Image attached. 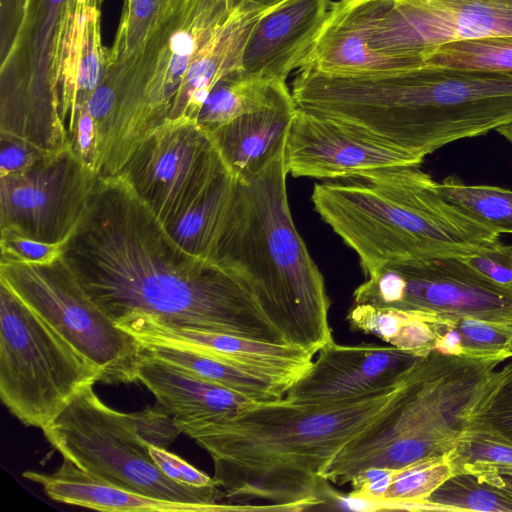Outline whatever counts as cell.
I'll return each instance as SVG.
<instances>
[{
  "label": "cell",
  "mask_w": 512,
  "mask_h": 512,
  "mask_svg": "<svg viewBox=\"0 0 512 512\" xmlns=\"http://www.w3.org/2000/svg\"><path fill=\"white\" fill-rule=\"evenodd\" d=\"M63 258L115 324L143 314L167 326L288 344L247 281L184 250L120 175L97 177Z\"/></svg>",
  "instance_id": "1"
},
{
  "label": "cell",
  "mask_w": 512,
  "mask_h": 512,
  "mask_svg": "<svg viewBox=\"0 0 512 512\" xmlns=\"http://www.w3.org/2000/svg\"><path fill=\"white\" fill-rule=\"evenodd\" d=\"M279 0H122L94 93L113 110L101 176L169 122L195 121L215 85L243 69L248 36Z\"/></svg>",
  "instance_id": "2"
},
{
  "label": "cell",
  "mask_w": 512,
  "mask_h": 512,
  "mask_svg": "<svg viewBox=\"0 0 512 512\" xmlns=\"http://www.w3.org/2000/svg\"><path fill=\"white\" fill-rule=\"evenodd\" d=\"M403 381L359 399L304 402L284 396L220 417L174 420L211 456L223 503L242 511L267 510L258 502L279 511L306 510L324 503V473L394 406Z\"/></svg>",
  "instance_id": "3"
},
{
  "label": "cell",
  "mask_w": 512,
  "mask_h": 512,
  "mask_svg": "<svg viewBox=\"0 0 512 512\" xmlns=\"http://www.w3.org/2000/svg\"><path fill=\"white\" fill-rule=\"evenodd\" d=\"M297 106L425 158L512 123V75L421 65L375 76L302 69Z\"/></svg>",
  "instance_id": "4"
},
{
  "label": "cell",
  "mask_w": 512,
  "mask_h": 512,
  "mask_svg": "<svg viewBox=\"0 0 512 512\" xmlns=\"http://www.w3.org/2000/svg\"><path fill=\"white\" fill-rule=\"evenodd\" d=\"M284 149L252 178L236 180L204 259L238 272L286 342L316 355L334 341L330 301L291 216Z\"/></svg>",
  "instance_id": "5"
},
{
  "label": "cell",
  "mask_w": 512,
  "mask_h": 512,
  "mask_svg": "<svg viewBox=\"0 0 512 512\" xmlns=\"http://www.w3.org/2000/svg\"><path fill=\"white\" fill-rule=\"evenodd\" d=\"M311 201L366 276L388 264L469 255L500 236L447 200L420 166L317 183Z\"/></svg>",
  "instance_id": "6"
},
{
  "label": "cell",
  "mask_w": 512,
  "mask_h": 512,
  "mask_svg": "<svg viewBox=\"0 0 512 512\" xmlns=\"http://www.w3.org/2000/svg\"><path fill=\"white\" fill-rule=\"evenodd\" d=\"M99 0H2L0 135L44 153L67 147L59 90Z\"/></svg>",
  "instance_id": "7"
},
{
  "label": "cell",
  "mask_w": 512,
  "mask_h": 512,
  "mask_svg": "<svg viewBox=\"0 0 512 512\" xmlns=\"http://www.w3.org/2000/svg\"><path fill=\"white\" fill-rule=\"evenodd\" d=\"M503 361L433 350L404 379L394 406L336 456L324 479L347 484L352 469L394 439L426 444L446 455L466 429L468 415Z\"/></svg>",
  "instance_id": "8"
},
{
  "label": "cell",
  "mask_w": 512,
  "mask_h": 512,
  "mask_svg": "<svg viewBox=\"0 0 512 512\" xmlns=\"http://www.w3.org/2000/svg\"><path fill=\"white\" fill-rule=\"evenodd\" d=\"M100 370L0 283V398L25 426L43 429Z\"/></svg>",
  "instance_id": "9"
},
{
  "label": "cell",
  "mask_w": 512,
  "mask_h": 512,
  "mask_svg": "<svg viewBox=\"0 0 512 512\" xmlns=\"http://www.w3.org/2000/svg\"><path fill=\"white\" fill-rule=\"evenodd\" d=\"M42 431L63 459L93 477L153 498L223 503L218 486H188L167 477L151 458L132 413L107 406L93 386L79 393Z\"/></svg>",
  "instance_id": "10"
},
{
  "label": "cell",
  "mask_w": 512,
  "mask_h": 512,
  "mask_svg": "<svg viewBox=\"0 0 512 512\" xmlns=\"http://www.w3.org/2000/svg\"><path fill=\"white\" fill-rule=\"evenodd\" d=\"M0 283L90 360L100 382L137 381L142 344L95 304L63 255L47 264L0 262Z\"/></svg>",
  "instance_id": "11"
},
{
  "label": "cell",
  "mask_w": 512,
  "mask_h": 512,
  "mask_svg": "<svg viewBox=\"0 0 512 512\" xmlns=\"http://www.w3.org/2000/svg\"><path fill=\"white\" fill-rule=\"evenodd\" d=\"M226 172L210 134L195 121H178L142 138L117 175L168 228Z\"/></svg>",
  "instance_id": "12"
},
{
  "label": "cell",
  "mask_w": 512,
  "mask_h": 512,
  "mask_svg": "<svg viewBox=\"0 0 512 512\" xmlns=\"http://www.w3.org/2000/svg\"><path fill=\"white\" fill-rule=\"evenodd\" d=\"M379 53L424 64L444 43L512 37V0H352Z\"/></svg>",
  "instance_id": "13"
},
{
  "label": "cell",
  "mask_w": 512,
  "mask_h": 512,
  "mask_svg": "<svg viewBox=\"0 0 512 512\" xmlns=\"http://www.w3.org/2000/svg\"><path fill=\"white\" fill-rule=\"evenodd\" d=\"M353 298L355 304L512 323V290L483 278L459 257L384 265L367 276Z\"/></svg>",
  "instance_id": "14"
},
{
  "label": "cell",
  "mask_w": 512,
  "mask_h": 512,
  "mask_svg": "<svg viewBox=\"0 0 512 512\" xmlns=\"http://www.w3.org/2000/svg\"><path fill=\"white\" fill-rule=\"evenodd\" d=\"M96 179L70 148L1 176L0 230L66 243L87 211Z\"/></svg>",
  "instance_id": "15"
},
{
  "label": "cell",
  "mask_w": 512,
  "mask_h": 512,
  "mask_svg": "<svg viewBox=\"0 0 512 512\" xmlns=\"http://www.w3.org/2000/svg\"><path fill=\"white\" fill-rule=\"evenodd\" d=\"M293 177L336 180L420 166L424 158L343 122L297 108L284 149Z\"/></svg>",
  "instance_id": "16"
},
{
  "label": "cell",
  "mask_w": 512,
  "mask_h": 512,
  "mask_svg": "<svg viewBox=\"0 0 512 512\" xmlns=\"http://www.w3.org/2000/svg\"><path fill=\"white\" fill-rule=\"evenodd\" d=\"M422 358L392 345H341L333 341L318 351L316 360L285 397L304 402L367 397L399 385Z\"/></svg>",
  "instance_id": "17"
},
{
  "label": "cell",
  "mask_w": 512,
  "mask_h": 512,
  "mask_svg": "<svg viewBox=\"0 0 512 512\" xmlns=\"http://www.w3.org/2000/svg\"><path fill=\"white\" fill-rule=\"evenodd\" d=\"M116 325L133 335L142 346L193 350L270 378L288 389L307 371L315 356L295 345L167 326L143 314L130 315Z\"/></svg>",
  "instance_id": "18"
},
{
  "label": "cell",
  "mask_w": 512,
  "mask_h": 512,
  "mask_svg": "<svg viewBox=\"0 0 512 512\" xmlns=\"http://www.w3.org/2000/svg\"><path fill=\"white\" fill-rule=\"evenodd\" d=\"M331 6L330 0H279L254 24L242 56L246 72L285 80L310 51Z\"/></svg>",
  "instance_id": "19"
},
{
  "label": "cell",
  "mask_w": 512,
  "mask_h": 512,
  "mask_svg": "<svg viewBox=\"0 0 512 512\" xmlns=\"http://www.w3.org/2000/svg\"><path fill=\"white\" fill-rule=\"evenodd\" d=\"M421 65L373 49L351 0H339L331 2L322 29L300 69L335 76H375Z\"/></svg>",
  "instance_id": "20"
},
{
  "label": "cell",
  "mask_w": 512,
  "mask_h": 512,
  "mask_svg": "<svg viewBox=\"0 0 512 512\" xmlns=\"http://www.w3.org/2000/svg\"><path fill=\"white\" fill-rule=\"evenodd\" d=\"M23 477L40 485L52 500L107 512H220L240 511L232 504L183 503L153 498L93 477L68 460L52 474L25 471Z\"/></svg>",
  "instance_id": "21"
},
{
  "label": "cell",
  "mask_w": 512,
  "mask_h": 512,
  "mask_svg": "<svg viewBox=\"0 0 512 512\" xmlns=\"http://www.w3.org/2000/svg\"><path fill=\"white\" fill-rule=\"evenodd\" d=\"M137 381L154 395L158 406L176 419L220 417L255 402L155 357L145 348L138 364Z\"/></svg>",
  "instance_id": "22"
},
{
  "label": "cell",
  "mask_w": 512,
  "mask_h": 512,
  "mask_svg": "<svg viewBox=\"0 0 512 512\" xmlns=\"http://www.w3.org/2000/svg\"><path fill=\"white\" fill-rule=\"evenodd\" d=\"M294 102L245 114L210 132L227 171L239 181L258 174L285 144Z\"/></svg>",
  "instance_id": "23"
},
{
  "label": "cell",
  "mask_w": 512,
  "mask_h": 512,
  "mask_svg": "<svg viewBox=\"0 0 512 512\" xmlns=\"http://www.w3.org/2000/svg\"><path fill=\"white\" fill-rule=\"evenodd\" d=\"M294 102L286 81L237 70L210 92L197 118L208 133L245 114Z\"/></svg>",
  "instance_id": "24"
},
{
  "label": "cell",
  "mask_w": 512,
  "mask_h": 512,
  "mask_svg": "<svg viewBox=\"0 0 512 512\" xmlns=\"http://www.w3.org/2000/svg\"><path fill=\"white\" fill-rule=\"evenodd\" d=\"M143 347L155 357L257 402L281 399L288 390L270 378L193 350L164 345Z\"/></svg>",
  "instance_id": "25"
},
{
  "label": "cell",
  "mask_w": 512,
  "mask_h": 512,
  "mask_svg": "<svg viewBox=\"0 0 512 512\" xmlns=\"http://www.w3.org/2000/svg\"><path fill=\"white\" fill-rule=\"evenodd\" d=\"M435 350L504 361L512 357V323L468 316H431Z\"/></svg>",
  "instance_id": "26"
},
{
  "label": "cell",
  "mask_w": 512,
  "mask_h": 512,
  "mask_svg": "<svg viewBox=\"0 0 512 512\" xmlns=\"http://www.w3.org/2000/svg\"><path fill=\"white\" fill-rule=\"evenodd\" d=\"M432 315L369 304H355L347 314L351 330L373 334L389 345L427 356L436 345Z\"/></svg>",
  "instance_id": "27"
},
{
  "label": "cell",
  "mask_w": 512,
  "mask_h": 512,
  "mask_svg": "<svg viewBox=\"0 0 512 512\" xmlns=\"http://www.w3.org/2000/svg\"><path fill=\"white\" fill-rule=\"evenodd\" d=\"M499 476L453 474L429 495L426 510L512 512V490Z\"/></svg>",
  "instance_id": "28"
},
{
  "label": "cell",
  "mask_w": 512,
  "mask_h": 512,
  "mask_svg": "<svg viewBox=\"0 0 512 512\" xmlns=\"http://www.w3.org/2000/svg\"><path fill=\"white\" fill-rule=\"evenodd\" d=\"M425 65L512 75V37L444 43L422 56Z\"/></svg>",
  "instance_id": "29"
},
{
  "label": "cell",
  "mask_w": 512,
  "mask_h": 512,
  "mask_svg": "<svg viewBox=\"0 0 512 512\" xmlns=\"http://www.w3.org/2000/svg\"><path fill=\"white\" fill-rule=\"evenodd\" d=\"M438 191L469 216L497 233H512V190L469 185L455 176L437 182Z\"/></svg>",
  "instance_id": "30"
},
{
  "label": "cell",
  "mask_w": 512,
  "mask_h": 512,
  "mask_svg": "<svg viewBox=\"0 0 512 512\" xmlns=\"http://www.w3.org/2000/svg\"><path fill=\"white\" fill-rule=\"evenodd\" d=\"M446 457L452 475H512V442L487 431H464Z\"/></svg>",
  "instance_id": "31"
},
{
  "label": "cell",
  "mask_w": 512,
  "mask_h": 512,
  "mask_svg": "<svg viewBox=\"0 0 512 512\" xmlns=\"http://www.w3.org/2000/svg\"><path fill=\"white\" fill-rule=\"evenodd\" d=\"M466 430L487 431L512 442V362L494 371L468 415Z\"/></svg>",
  "instance_id": "32"
},
{
  "label": "cell",
  "mask_w": 512,
  "mask_h": 512,
  "mask_svg": "<svg viewBox=\"0 0 512 512\" xmlns=\"http://www.w3.org/2000/svg\"><path fill=\"white\" fill-rule=\"evenodd\" d=\"M63 244L38 241L16 232L0 230V262L47 264L63 255Z\"/></svg>",
  "instance_id": "33"
},
{
  "label": "cell",
  "mask_w": 512,
  "mask_h": 512,
  "mask_svg": "<svg viewBox=\"0 0 512 512\" xmlns=\"http://www.w3.org/2000/svg\"><path fill=\"white\" fill-rule=\"evenodd\" d=\"M459 258L483 278L512 290V245H506L498 240Z\"/></svg>",
  "instance_id": "34"
},
{
  "label": "cell",
  "mask_w": 512,
  "mask_h": 512,
  "mask_svg": "<svg viewBox=\"0 0 512 512\" xmlns=\"http://www.w3.org/2000/svg\"><path fill=\"white\" fill-rule=\"evenodd\" d=\"M148 449L155 464L170 479L194 487L218 486L213 477L198 470L164 447L148 444Z\"/></svg>",
  "instance_id": "35"
},
{
  "label": "cell",
  "mask_w": 512,
  "mask_h": 512,
  "mask_svg": "<svg viewBox=\"0 0 512 512\" xmlns=\"http://www.w3.org/2000/svg\"><path fill=\"white\" fill-rule=\"evenodd\" d=\"M132 417L138 433L148 444L164 447L181 433L174 417L157 404L153 408L132 413Z\"/></svg>",
  "instance_id": "36"
},
{
  "label": "cell",
  "mask_w": 512,
  "mask_h": 512,
  "mask_svg": "<svg viewBox=\"0 0 512 512\" xmlns=\"http://www.w3.org/2000/svg\"><path fill=\"white\" fill-rule=\"evenodd\" d=\"M0 177L26 170L48 155L22 140L0 135Z\"/></svg>",
  "instance_id": "37"
},
{
  "label": "cell",
  "mask_w": 512,
  "mask_h": 512,
  "mask_svg": "<svg viewBox=\"0 0 512 512\" xmlns=\"http://www.w3.org/2000/svg\"><path fill=\"white\" fill-rule=\"evenodd\" d=\"M497 131L512 144V123L500 127Z\"/></svg>",
  "instance_id": "38"
},
{
  "label": "cell",
  "mask_w": 512,
  "mask_h": 512,
  "mask_svg": "<svg viewBox=\"0 0 512 512\" xmlns=\"http://www.w3.org/2000/svg\"><path fill=\"white\" fill-rule=\"evenodd\" d=\"M499 477L503 484L512 490V475H500Z\"/></svg>",
  "instance_id": "39"
}]
</instances>
